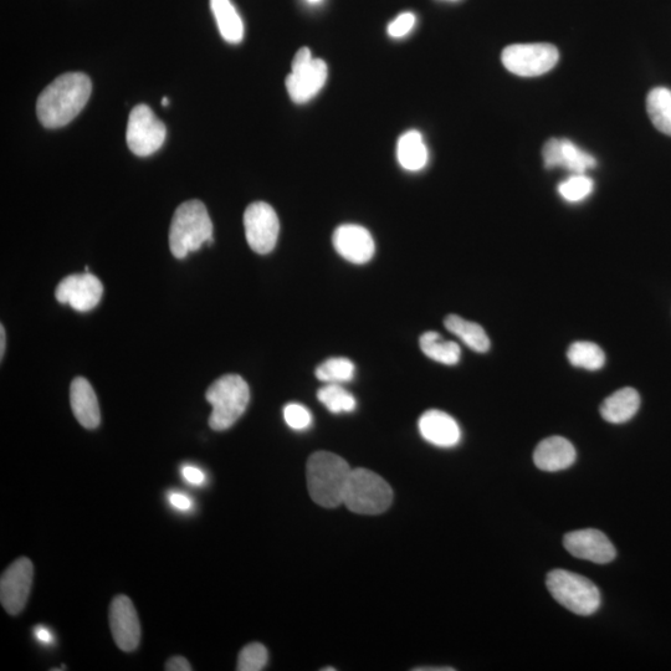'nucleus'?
<instances>
[{"mask_svg": "<svg viewBox=\"0 0 671 671\" xmlns=\"http://www.w3.org/2000/svg\"><path fill=\"white\" fill-rule=\"evenodd\" d=\"M563 545L572 556L580 560L606 565L616 558V547L603 532L586 529L570 532L565 536Z\"/></svg>", "mask_w": 671, "mask_h": 671, "instance_id": "obj_14", "label": "nucleus"}, {"mask_svg": "<svg viewBox=\"0 0 671 671\" xmlns=\"http://www.w3.org/2000/svg\"><path fill=\"white\" fill-rule=\"evenodd\" d=\"M399 165L409 172H418L427 166L429 152L422 133L412 130L403 133L397 146Z\"/></svg>", "mask_w": 671, "mask_h": 671, "instance_id": "obj_21", "label": "nucleus"}, {"mask_svg": "<svg viewBox=\"0 0 671 671\" xmlns=\"http://www.w3.org/2000/svg\"><path fill=\"white\" fill-rule=\"evenodd\" d=\"M568 361L572 366L585 368L588 371L601 370L606 363V355L602 348L592 342H576L567 352Z\"/></svg>", "mask_w": 671, "mask_h": 671, "instance_id": "obj_26", "label": "nucleus"}, {"mask_svg": "<svg viewBox=\"0 0 671 671\" xmlns=\"http://www.w3.org/2000/svg\"><path fill=\"white\" fill-rule=\"evenodd\" d=\"M547 588L561 606L578 616H592L601 607V593L588 578L565 570L547 576Z\"/></svg>", "mask_w": 671, "mask_h": 671, "instance_id": "obj_6", "label": "nucleus"}, {"mask_svg": "<svg viewBox=\"0 0 671 671\" xmlns=\"http://www.w3.org/2000/svg\"><path fill=\"white\" fill-rule=\"evenodd\" d=\"M168 104H169V100L167 99V97H165V99H162V105L163 106L167 107Z\"/></svg>", "mask_w": 671, "mask_h": 671, "instance_id": "obj_40", "label": "nucleus"}, {"mask_svg": "<svg viewBox=\"0 0 671 671\" xmlns=\"http://www.w3.org/2000/svg\"><path fill=\"white\" fill-rule=\"evenodd\" d=\"M92 91L86 74L60 75L40 94L37 102L38 119L46 128L69 125L84 110Z\"/></svg>", "mask_w": 671, "mask_h": 671, "instance_id": "obj_1", "label": "nucleus"}, {"mask_svg": "<svg viewBox=\"0 0 671 671\" xmlns=\"http://www.w3.org/2000/svg\"><path fill=\"white\" fill-rule=\"evenodd\" d=\"M167 671H192V665L183 657H173L166 664Z\"/></svg>", "mask_w": 671, "mask_h": 671, "instance_id": "obj_35", "label": "nucleus"}, {"mask_svg": "<svg viewBox=\"0 0 671 671\" xmlns=\"http://www.w3.org/2000/svg\"><path fill=\"white\" fill-rule=\"evenodd\" d=\"M34 580L33 562L20 557L0 578V602L10 616H18L27 606Z\"/></svg>", "mask_w": 671, "mask_h": 671, "instance_id": "obj_11", "label": "nucleus"}, {"mask_svg": "<svg viewBox=\"0 0 671 671\" xmlns=\"http://www.w3.org/2000/svg\"><path fill=\"white\" fill-rule=\"evenodd\" d=\"M445 327L453 335L462 340L466 346L478 353H485L490 350V340L483 327L475 322L462 319L458 315H449L445 319Z\"/></svg>", "mask_w": 671, "mask_h": 671, "instance_id": "obj_24", "label": "nucleus"}, {"mask_svg": "<svg viewBox=\"0 0 671 671\" xmlns=\"http://www.w3.org/2000/svg\"><path fill=\"white\" fill-rule=\"evenodd\" d=\"M547 169L565 168L572 174H586L597 166L596 158L566 138H551L542 151Z\"/></svg>", "mask_w": 671, "mask_h": 671, "instance_id": "obj_16", "label": "nucleus"}, {"mask_svg": "<svg viewBox=\"0 0 671 671\" xmlns=\"http://www.w3.org/2000/svg\"><path fill=\"white\" fill-rule=\"evenodd\" d=\"M220 35L230 44H239L244 38V23L237 8L230 0H210Z\"/></svg>", "mask_w": 671, "mask_h": 671, "instance_id": "obj_22", "label": "nucleus"}, {"mask_svg": "<svg viewBox=\"0 0 671 671\" xmlns=\"http://www.w3.org/2000/svg\"><path fill=\"white\" fill-rule=\"evenodd\" d=\"M284 419L291 429L299 430V432L309 429L312 424L311 412L299 403L286 404Z\"/></svg>", "mask_w": 671, "mask_h": 671, "instance_id": "obj_31", "label": "nucleus"}, {"mask_svg": "<svg viewBox=\"0 0 671 671\" xmlns=\"http://www.w3.org/2000/svg\"><path fill=\"white\" fill-rule=\"evenodd\" d=\"M450 2H455V0H450Z\"/></svg>", "mask_w": 671, "mask_h": 671, "instance_id": "obj_41", "label": "nucleus"}, {"mask_svg": "<svg viewBox=\"0 0 671 671\" xmlns=\"http://www.w3.org/2000/svg\"><path fill=\"white\" fill-rule=\"evenodd\" d=\"M317 398L334 414L352 413L357 406L356 398L341 384L326 383V386L317 392Z\"/></svg>", "mask_w": 671, "mask_h": 671, "instance_id": "obj_27", "label": "nucleus"}, {"mask_svg": "<svg viewBox=\"0 0 671 671\" xmlns=\"http://www.w3.org/2000/svg\"><path fill=\"white\" fill-rule=\"evenodd\" d=\"M593 189L594 182L591 177L586 174H572L558 186V193L565 201L578 203L591 196Z\"/></svg>", "mask_w": 671, "mask_h": 671, "instance_id": "obj_29", "label": "nucleus"}, {"mask_svg": "<svg viewBox=\"0 0 671 671\" xmlns=\"http://www.w3.org/2000/svg\"><path fill=\"white\" fill-rule=\"evenodd\" d=\"M165 124L157 119L151 107L145 104L133 107L126 132L128 148L138 157L156 153L166 141Z\"/></svg>", "mask_w": 671, "mask_h": 671, "instance_id": "obj_9", "label": "nucleus"}, {"mask_svg": "<svg viewBox=\"0 0 671 671\" xmlns=\"http://www.w3.org/2000/svg\"><path fill=\"white\" fill-rule=\"evenodd\" d=\"M327 65L324 60L312 58L310 49L297 51L291 65V74L285 84L295 104H306L324 89L327 81Z\"/></svg>", "mask_w": 671, "mask_h": 671, "instance_id": "obj_8", "label": "nucleus"}, {"mask_svg": "<svg viewBox=\"0 0 671 671\" xmlns=\"http://www.w3.org/2000/svg\"><path fill=\"white\" fill-rule=\"evenodd\" d=\"M647 111L657 130L671 136V90L655 87L647 97Z\"/></svg>", "mask_w": 671, "mask_h": 671, "instance_id": "obj_25", "label": "nucleus"}, {"mask_svg": "<svg viewBox=\"0 0 671 671\" xmlns=\"http://www.w3.org/2000/svg\"><path fill=\"white\" fill-rule=\"evenodd\" d=\"M416 671H454L453 668H417Z\"/></svg>", "mask_w": 671, "mask_h": 671, "instance_id": "obj_38", "label": "nucleus"}, {"mask_svg": "<svg viewBox=\"0 0 671 671\" xmlns=\"http://www.w3.org/2000/svg\"><path fill=\"white\" fill-rule=\"evenodd\" d=\"M213 243V223L201 201H188L174 212L169 229V248L177 259L187 258L204 244Z\"/></svg>", "mask_w": 671, "mask_h": 671, "instance_id": "obj_3", "label": "nucleus"}, {"mask_svg": "<svg viewBox=\"0 0 671 671\" xmlns=\"http://www.w3.org/2000/svg\"><path fill=\"white\" fill-rule=\"evenodd\" d=\"M71 409L78 422L86 429H96L101 423L99 401L87 379L75 378L70 387Z\"/></svg>", "mask_w": 671, "mask_h": 671, "instance_id": "obj_19", "label": "nucleus"}, {"mask_svg": "<svg viewBox=\"0 0 671 671\" xmlns=\"http://www.w3.org/2000/svg\"><path fill=\"white\" fill-rule=\"evenodd\" d=\"M245 235L255 253L273 252L278 243L280 222L273 207L265 202H255L244 213Z\"/></svg>", "mask_w": 671, "mask_h": 671, "instance_id": "obj_10", "label": "nucleus"}, {"mask_svg": "<svg viewBox=\"0 0 671 671\" xmlns=\"http://www.w3.org/2000/svg\"><path fill=\"white\" fill-rule=\"evenodd\" d=\"M420 435L428 443L439 448H453L462 439L457 420L437 409L425 412L418 423Z\"/></svg>", "mask_w": 671, "mask_h": 671, "instance_id": "obj_17", "label": "nucleus"}, {"mask_svg": "<svg viewBox=\"0 0 671 671\" xmlns=\"http://www.w3.org/2000/svg\"><path fill=\"white\" fill-rule=\"evenodd\" d=\"M182 475L189 484L201 486L206 483V474H204L201 469L197 468V466H183Z\"/></svg>", "mask_w": 671, "mask_h": 671, "instance_id": "obj_33", "label": "nucleus"}, {"mask_svg": "<svg viewBox=\"0 0 671 671\" xmlns=\"http://www.w3.org/2000/svg\"><path fill=\"white\" fill-rule=\"evenodd\" d=\"M4 351H5V331H4V326L0 327V358L4 357Z\"/></svg>", "mask_w": 671, "mask_h": 671, "instance_id": "obj_37", "label": "nucleus"}, {"mask_svg": "<svg viewBox=\"0 0 671 671\" xmlns=\"http://www.w3.org/2000/svg\"><path fill=\"white\" fill-rule=\"evenodd\" d=\"M306 2L310 4H319L322 2V0H306Z\"/></svg>", "mask_w": 671, "mask_h": 671, "instance_id": "obj_39", "label": "nucleus"}, {"mask_svg": "<svg viewBox=\"0 0 671 671\" xmlns=\"http://www.w3.org/2000/svg\"><path fill=\"white\" fill-rule=\"evenodd\" d=\"M207 401L212 406L209 425L215 432L232 428L247 411L250 401L248 383L238 375H225L208 388Z\"/></svg>", "mask_w": 671, "mask_h": 671, "instance_id": "obj_4", "label": "nucleus"}, {"mask_svg": "<svg viewBox=\"0 0 671 671\" xmlns=\"http://www.w3.org/2000/svg\"><path fill=\"white\" fill-rule=\"evenodd\" d=\"M560 60L555 45L546 43L512 44L504 49L501 61L506 70L521 78H535L551 71Z\"/></svg>", "mask_w": 671, "mask_h": 671, "instance_id": "obj_7", "label": "nucleus"}, {"mask_svg": "<svg viewBox=\"0 0 671 671\" xmlns=\"http://www.w3.org/2000/svg\"><path fill=\"white\" fill-rule=\"evenodd\" d=\"M356 367L346 357L329 358L316 370V377L324 383L342 384L355 378Z\"/></svg>", "mask_w": 671, "mask_h": 671, "instance_id": "obj_28", "label": "nucleus"}, {"mask_svg": "<svg viewBox=\"0 0 671 671\" xmlns=\"http://www.w3.org/2000/svg\"><path fill=\"white\" fill-rule=\"evenodd\" d=\"M419 345L425 356L445 366L457 365L462 356L458 343L443 340L438 332H425L420 336Z\"/></svg>", "mask_w": 671, "mask_h": 671, "instance_id": "obj_23", "label": "nucleus"}, {"mask_svg": "<svg viewBox=\"0 0 671 671\" xmlns=\"http://www.w3.org/2000/svg\"><path fill=\"white\" fill-rule=\"evenodd\" d=\"M576 449L570 440L562 437H550L537 445L534 463L542 471L555 473L570 468L576 462Z\"/></svg>", "mask_w": 671, "mask_h": 671, "instance_id": "obj_18", "label": "nucleus"}, {"mask_svg": "<svg viewBox=\"0 0 671 671\" xmlns=\"http://www.w3.org/2000/svg\"><path fill=\"white\" fill-rule=\"evenodd\" d=\"M169 501H171L173 507L181 511L191 510L193 506V501L187 495L181 493H171Z\"/></svg>", "mask_w": 671, "mask_h": 671, "instance_id": "obj_34", "label": "nucleus"}, {"mask_svg": "<svg viewBox=\"0 0 671 671\" xmlns=\"http://www.w3.org/2000/svg\"><path fill=\"white\" fill-rule=\"evenodd\" d=\"M34 635L35 638L44 644H51L54 642L53 633H51L50 630L44 626L35 627Z\"/></svg>", "mask_w": 671, "mask_h": 671, "instance_id": "obj_36", "label": "nucleus"}, {"mask_svg": "<svg viewBox=\"0 0 671 671\" xmlns=\"http://www.w3.org/2000/svg\"><path fill=\"white\" fill-rule=\"evenodd\" d=\"M417 17L416 14L411 12H406L399 14L393 22L388 25V35L394 39H401L407 37L409 33L412 32L414 27H416Z\"/></svg>", "mask_w": 671, "mask_h": 671, "instance_id": "obj_32", "label": "nucleus"}, {"mask_svg": "<svg viewBox=\"0 0 671 671\" xmlns=\"http://www.w3.org/2000/svg\"><path fill=\"white\" fill-rule=\"evenodd\" d=\"M110 628L117 647L126 653L138 648L141 642V623L130 598L121 594L110 606Z\"/></svg>", "mask_w": 671, "mask_h": 671, "instance_id": "obj_13", "label": "nucleus"}, {"mask_svg": "<svg viewBox=\"0 0 671 671\" xmlns=\"http://www.w3.org/2000/svg\"><path fill=\"white\" fill-rule=\"evenodd\" d=\"M268 650L260 643L248 644L242 649L238 658L239 671H261L268 664Z\"/></svg>", "mask_w": 671, "mask_h": 671, "instance_id": "obj_30", "label": "nucleus"}, {"mask_svg": "<svg viewBox=\"0 0 671 671\" xmlns=\"http://www.w3.org/2000/svg\"><path fill=\"white\" fill-rule=\"evenodd\" d=\"M334 248L348 263L365 265L376 253L375 240L365 227L343 224L335 230L332 238Z\"/></svg>", "mask_w": 671, "mask_h": 671, "instance_id": "obj_15", "label": "nucleus"}, {"mask_svg": "<svg viewBox=\"0 0 671 671\" xmlns=\"http://www.w3.org/2000/svg\"><path fill=\"white\" fill-rule=\"evenodd\" d=\"M640 407L639 393L633 388H622L602 403L601 414L604 420L612 424L629 422Z\"/></svg>", "mask_w": 671, "mask_h": 671, "instance_id": "obj_20", "label": "nucleus"}, {"mask_svg": "<svg viewBox=\"0 0 671 671\" xmlns=\"http://www.w3.org/2000/svg\"><path fill=\"white\" fill-rule=\"evenodd\" d=\"M393 503V490L386 480L373 471L352 469L343 504L358 515H381Z\"/></svg>", "mask_w": 671, "mask_h": 671, "instance_id": "obj_5", "label": "nucleus"}, {"mask_svg": "<svg viewBox=\"0 0 671 671\" xmlns=\"http://www.w3.org/2000/svg\"><path fill=\"white\" fill-rule=\"evenodd\" d=\"M351 471L350 465L340 455L330 452L312 454L306 466L311 499L326 509L342 505Z\"/></svg>", "mask_w": 671, "mask_h": 671, "instance_id": "obj_2", "label": "nucleus"}, {"mask_svg": "<svg viewBox=\"0 0 671 671\" xmlns=\"http://www.w3.org/2000/svg\"><path fill=\"white\" fill-rule=\"evenodd\" d=\"M104 295V285L90 273L66 276L56 288V300L74 310L87 312L95 309Z\"/></svg>", "mask_w": 671, "mask_h": 671, "instance_id": "obj_12", "label": "nucleus"}]
</instances>
